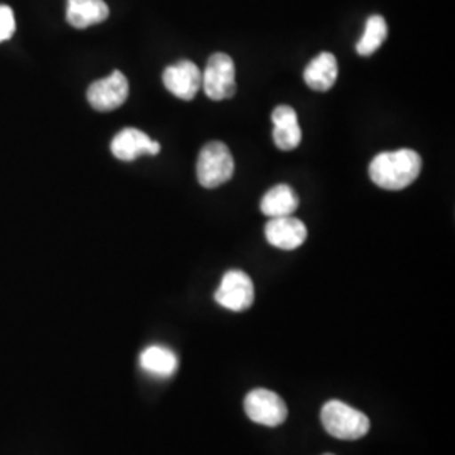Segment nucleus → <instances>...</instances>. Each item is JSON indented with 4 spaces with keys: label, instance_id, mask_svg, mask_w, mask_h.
<instances>
[{
    "label": "nucleus",
    "instance_id": "f257e3e1",
    "mask_svg": "<svg viewBox=\"0 0 455 455\" xmlns=\"http://www.w3.org/2000/svg\"><path fill=\"white\" fill-rule=\"evenodd\" d=\"M422 172V157L411 148L381 152L370 164V176L387 191H402Z\"/></svg>",
    "mask_w": 455,
    "mask_h": 455
},
{
    "label": "nucleus",
    "instance_id": "0eeeda50",
    "mask_svg": "<svg viewBox=\"0 0 455 455\" xmlns=\"http://www.w3.org/2000/svg\"><path fill=\"white\" fill-rule=\"evenodd\" d=\"M86 97L98 112H114L129 98V80L122 71H114L107 78L92 83Z\"/></svg>",
    "mask_w": 455,
    "mask_h": 455
},
{
    "label": "nucleus",
    "instance_id": "2eb2a0df",
    "mask_svg": "<svg viewBox=\"0 0 455 455\" xmlns=\"http://www.w3.org/2000/svg\"><path fill=\"white\" fill-rule=\"evenodd\" d=\"M140 366L147 373L159 378H169L178 371L180 359L169 347L148 346L140 355Z\"/></svg>",
    "mask_w": 455,
    "mask_h": 455
},
{
    "label": "nucleus",
    "instance_id": "f8f14e48",
    "mask_svg": "<svg viewBox=\"0 0 455 455\" xmlns=\"http://www.w3.org/2000/svg\"><path fill=\"white\" fill-rule=\"evenodd\" d=\"M108 16L110 9L103 0H68L66 19L76 29L100 24Z\"/></svg>",
    "mask_w": 455,
    "mask_h": 455
},
{
    "label": "nucleus",
    "instance_id": "1a4fd4ad",
    "mask_svg": "<svg viewBox=\"0 0 455 455\" xmlns=\"http://www.w3.org/2000/svg\"><path fill=\"white\" fill-rule=\"evenodd\" d=\"M265 236L272 246L291 251L302 246L307 240V228L300 220L292 216L270 218L265 227Z\"/></svg>",
    "mask_w": 455,
    "mask_h": 455
},
{
    "label": "nucleus",
    "instance_id": "f3484780",
    "mask_svg": "<svg viewBox=\"0 0 455 455\" xmlns=\"http://www.w3.org/2000/svg\"><path fill=\"white\" fill-rule=\"evenodd\" d=\"M16 33V19L9 5H0V43L7 41Z\"/></svg>",
    "mask_w": 455,
    "mask_h": 455
},
{
    "label": "nucleus",
    "instance_id": "39448f33",
    "mask_svg": "<svg viewBox=\"0 0 455 455\" xmlns=\"http://www.w3.org/2000/svg\"><path fill=\"white\" fill-rule=\"evenodd\" d=\"M244 411L251 422L278 427L287 420L289 408L275 391L255 388L244 396Z\"/></svg>",
    "mask_w": 455,
    "mask_h": 455
},
{
    "label": "nucleus",
    "instance_id": "a211bd4d",
    "mask_svg": "<svg viewBox=\"0 0 455 455\" xmlns=\"http://www.w3.org/2000/svg\"><path fill=\"white\" fill-rule=\"evenodd\" d=\"M324 455H334V454H324Z\"/></svg>",
    "mask_w": 455,
    "mask_h": 455
},
{
    "label": "nucleus",
    "instance_id": "9d476101",
    "mask_svg": "<svg viewBox=\"0 0 455 455\" xmlns=\"http://www.w3.org/2000/svg\"><path fill=\"white\" fill-rule=\"evenodd\" d=\"M110 148L116 159L131 163L142 154L157 156L161 152V144L139 129H124L115 135Z\"/></svg>",
    "mask_w": 455,
    "mask_h": 455
},
{
    "label": "nucleus",
    "instance_id": "f03ea898",
    "mask_svg": "<svg viewBox=\"0 0 455 455\" xmlns=\"http://www.w3.org/2000/svg\"><path fill=\"white\" fill-rule=\"evenodd\" d=\"M321 422L329 435L341 440L363 439L371 427L368 415L339 400L325 403L321 410Z\"/></svg>",
    "mask_w": 455,
    "mask_h": 455
},
{
    "label": "nucleus",
    "instance_id": "6e6552de",
    "mask_svg": "<svg viewBox=\"0 0 455 455\" xmlns=\"http://www.w3.org/2000/svg\"><path fill=\"white\" fill-rule=\"evenodd\" d=\"M164 86L174 95L184 101H189L197 95L201 83H203V73L199 68L188 60L178 61L174 65L167 66L164 69Z\"/></svg>",
    "mask_w": 455,
    "mask_h": 455
},
{
    "label": "nucleus",
    "instance_id": "4468645a",
    "mask_svg": "<svg viewBox=\"0 0 455 455\" xmlns=\"http://www.w3.org/2000/svg\"><path fill=\"white\" fill-rule=\"evenodd\" d=\"M299 208V196L295 195L291 186L276 184L267 195L263 196L260 210L268 218L292 216Z\"/></svg>",
    "mask_w": 455,
    "mask_h": 455
},
{
    "label": "nucleus",
    "instance_id": "423d86ee",
    "mask_svg": "<svg viewBox=\"0 0 455 455\" xmlns=\"http://www.w3.org/2000/svg\"><path fill=\"white\" fill-rule=\"evenodd\" d=\"M214 300L221 307L233 312L250 309L255 300V287L251 278L242 270H229L214 293Z\"/></svg>",
    "mask_w": 455,
    "mask_h": 455
},
{
    "label": "nucleus",
    "instance_id": "ddd939ff",
    "mask_svg": "<svg viewBox=\"0 0 455 455\" xmlns=\"http://www.w3.org/2000/svg\"><path fill=\"white\" fill-rule=\"evenodd\" d=\"M304 80L307 83L310 90H315V92L331 90L338 80L336 56L332 52H321L306 68Z\"/></svg>",
    "mask_w": 455,
    "mask_h": 455
},
{
    "label": "nucleus",
    "instance_id": "7ed1b4c3",
    "mask_svg": "<svg viewBox=\"0 0 455 455\" xmlns=\"http://www.w3.org/2000/svg\"><path fill=\"white\" fill-rule=\"evenodd\" d=\"M235 159L223 142H208L197 157V180L203 188L214 189L233 178Z\"/></svg>",
    "mask_w": 455,
    "mask_h": 455
},
{
    "label": "nucleus",
    "instance_id": "dca6fc26",
    "mask_svg": "<svg viewBox=\"0 0 455 455\" xmlns=\"http://www.w3.org/2000/svg\"><path fill=\"white\" fill-rule=\"evenodd\" d=\"M387 36H388V26H387L385 17H370L366 20L364 33L356 44L359 56H371L387 41Z\"/></svg>",
    "mask_w": 455,
    "mask_h": 455
},
{
    "label": "nucleus",
    "instance_id": "9b49d317",
    "mask_svg": "<svg viewBox=\"0 0 455 455\" xmlns=\"http://www.w3.org/2000/svg\"><path fill=\"white\" fill-rule=\"evenodd\" d=\"M274 122V142L280 150H293L302 140V131L297 120V114L292 107L280 105L272 112Z\"/></svg>",
    "mask_w": 455,
    "mask_h": 455
},
{
    "label": "nucleus",
    "instance_id": "20e7f679",
    "mask_svg": "<svg viewBox=\"0 0 455 455\" xmlns=\"http://www.w3.org/2000/svg\"><path fill=\"white\" fill-rule=\"evenodd\" d=\"M201 88L214 101L228 100L236 93L235 63L225 52H214L203 73Z\"/></svg>",
    "mask_w": 455,
    "mask_h": 455
}]
</instances>
